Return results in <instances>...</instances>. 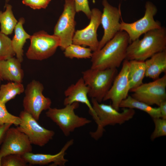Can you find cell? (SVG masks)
<instances>
[{
    "mask_svg": "<svg viewBox=\"0 0 166 166\" xmlns=\"http://www.w3.org/2000/svg\"><path fill=\"white\" fill-rule=\"evenodd\" d=\"M103 7L101 24L103 28V35L99 41L97 50L101 49L120 31V19L121 18L120 6L118 8L111 5L107 0H103Z\"/></svg>",
    "mask_w": 166,
    "mask_h": 166,
    "instance_id": "obj_15",
    "label": "cell"
},
{
    "mask_svg": "<svg viewBox=\"0 0 166 166\" xmlns=\"http://www.w3.org/2000/svg\"><path fill=\"white\" fill-rule=\"evenodd\" d=\"M2 157L0 156V166H1V160L2 159Z\"/></svg>",
    "mask_w": 166,
    "mask_h": 166,
    "instance_id": "obj_34",
    "label": "cell"
},
{
    "mask_svg": "<svg viewBox=\"0 0 166 166\" xmlns=\"http://www.w3.org/2000/svg\"><path fill=\"white\" fill-rule=\"evenodd\" d=\"M73 143V139L69 140L60 151L55 154H34L30 152L26 153L22 156L26 162L30 165H44L51 163L49 166H64L68 161L65 158L66 152Z\"/></svg>",
    "mask_w": 166,
    "mask_h": 166,
    "instance_id": "obj_16",
    "label": "cell"
},
{
    "mask_svg": "<svg viewBox=\"0 0 166 166\" xmlns=\"http://www.w3.org/2000/svg\"><path fill=\"white\" fill-rule=\"evenodd\" d=\"M134 98L149 105L159 106L166 101V74L154 81L143 83L138 87L131 90Z\"/></svg>",
    "mask_w": 166,
    "mask_h": 166,
    "instance_id": "obj_10",
    "label": "cell"
},
{
    "mask_svg": "<svg viewBox=\"0 0 166 166\" xmlns=\"http://www.w3.org/2000/svg\"><path fill=\"white\" fill-rule=\"evenodd\" d=\"M64 51L65 56L70 59L91 58L93 53L89 48L73 43L68 46Z\"/></svg>",
    "mask_w": 166,
    "mask_h": 166,
    "instance_id": "obj_25",
    "label": "cell"
},
{
    "mask_svg": "<svg viewBox=\"0 0 166 166\" xmlns=\"http://www.w3.org/2000/svg\"><path fill=\"white\" fill-rule=\"evenodd\" d=\"M15 55L12 40L0 32V61L8 59Z\"/></svg>",
    "mask_w": 166,
    "mask_h": 166,
    "instance_id": "obj_26",
    "label": "cell"
},
{
    "mask_svg": "<svg viewBox=\"0 0 166 166\" xmlns=\"http://www.w3.org/2000/svg\"><path fill=\"white\" fill-rule=\"evenodd\" d=\"M88 88L81 77L75 84L71 85L65 91V97L64 101V105H65L74 102L85 104L88 107L90 114L96 122L97 117L88 99Z\"/></svg>",
    "mask_w": 166,
    "mask_h": 166,
    "instance_id": "obj_17",
    "label": "cell"
},
{
    "mask_svg": "<svg viewBox=\"0 0 166 166\" xmlns=\"http://www.w3.org/2000/svg\"><path fill=\"white\" fill-rule=\"evenodd\" d=\"M145 9L144 16L138 20L128 23L122 20L120 23V31L127 33L130 43L139 38L142 35L148 31L162 26L159 21H156L154 19V16L158 11L155 5L150 1H147L145 5Z\"/></svg>",
    "mask_w": 166,
    "mask_h": 166,
    "instance_id": "obj_7",
    "label": "cell"
},
{
    "mask_svg": "<svg viewBox=\"0 0 166 166\" xmlns=\"http://www.w3.org/2000/svg\"><path fill=\"white\" fill-rule=\"evenodd\" d=\"M27 136L17 127H10L7 130L0 149V156L11 154L22 155L31 152L32 148Z\"/></svg>",
    "mask_w": 166,
    "mask_h": 166,
    "instance_id": "obj_13",
    "label": "cell"
},
{
    "mask_svg": "<svg viewBox=\"0 0 166 166\" xmlns=\"http://www.w3.org/2000/svg\"><path fill=\"white\" fill-rule=\"evenodd\" d=\"M79 106V103L74 102L65 105L61 109L50 108L46 112V116L55 123L65 136L77 128L91 123V121L80 117L74 112Z\"/></svg>",
    "mask_w": 166,
    "mask_h": 166,
    "instance_id": "obj_5",
    "label": "cell"
},
{
    "mask_svg": "<svg viewBox=\"0 0 166 166\" xmlns=\"http://www.w3.org/2000/svg\"><path fill=\"white\" fill-rule=\"evenodd\" d=\"M76 12H82L90 19L91 10L89 7L88 0H74Z\"/></svg>",
    "mask_w": 166,
    "mask_h": 166,
    "instance_id": "obj_30",
    "label": "cell"
},
{
    "mask_svg": "<svg viewBox=\"0 0 166 166\" xmlns=\"http://www.w3.org/2000/svg\"><path fill=\"white\" fill-rule=\"evenodd\" d=\"M117 73V68L99 69L90 68L83 71L82 77L88 88V96L101 103Z\"/></svg>",
    "mask_w": 166,
    "mask_h": 166,
    "instance_id": "obj_4",
    "label": "cell"
},
{
    "mask_svg": "<svg viewBox=\"0 0 166 166\" xmlns=\"http://www.w3.org/2000/svg\"><path fill=\"white\" fill-rule=\"evenodd\" d=\"M127 0H124V1H127Z\"/></svg>",
    "mask_w": 166,
    "mask_h": 166,
    "instance_id": "obj_37",
    "label": "cell"
},
{
    "mask_svg": "<svg viewBox=\"0 0 166 166\" xmlns=\"http://www.w3.org/2000/svg\"><path fill=\"white\" fill-rule=\"evenodd\" d=\"M152 119L155 128L150 136V139L152 141L157 138L166 136V119L161 117Z\"/></svg>",
    "mask_w": 166,
    "mask_h": 166,
    "instance_id": "obj_29",
    "label": "cell"
},
{
    "mask_svg": "<svg viewBox=\"0 0 166 166\" xmlns=\"http://www.w3.org/2000/svg\"><path fill=\"white\" fill-rule=\"evenodd\" d=\"M161 117L166 119V101L161 102L159 106Z\"/></svg>",
    "mask_w": 166,
    "mask_h": 166,
    "instance_id": "obj_33",
    "label": "cell"
},
{
    "mask_svg": "<svg viewBox=\"0 0 166 166\" xmlns=\"http://www.w3.org/2000/svg\"><path fill=\"white\" fill-rule=\"evenodd\" d=\"M141 39L129 44L126 59L145 61L152 55L166 50V29L164 26L148 31Z\"/></svg>",
    "mask_w": 166,
    "mask_h": 166,
    "instance_id": "obj_2",
    "label": "cell"
},
{
    "mask_svg": "<svg viewBox=\"0 0 166 166\" xmlns=\"http://www.w3.org/2000/svg\"><path fill=\"white\" fill-rule=\"evenodd\" d=\"M21 63L14 57L0 61V80L22 83L24 74Z\"/></svg>",
    "mask_w": 166,
    "mask_h": 166,
    "instance_id": "obj_18",
    "label": "cell"
},
{
    "mask_svg": "<svg viewBox=\"0 0 166 166\" xmlns=\"http://www.w3.org/2000/svg\"><path fill=\"white\" fill-rule=\"evenodd\" d=\"M90 21L85 28L75 32L72 43L88 46L93 52L98 49L99 41L97 38V30L101 24L102 12L98 8L91 10Z\"/></svg>",
    "mask_w": 166,
    "mask_h": 166,
    "instance_id": "obj_14",
    "label": "cell"
},
{
    "mask_svg": "<svg viewBox=\"0 0 166 166\" xmlns=\"http://www.w3.org/2000/svg\"><path fill=\"white\" fill-rule=\"evenodd\" d=\"M129 62L128 78L130 91L143 83V81L145 76L146 66L145 61L131 60L129 61Z\"/></svg>",
    "mask_w": 166,
    "mask_h": 166,
    "instance_id": "obj_21",
    "label": "cell"
},
{
    "mask_svg": "<svg viewBox=\"0 0 166 166\" xmlns=\"http://www.w3.org/2000/svg\"><path fill=\"white\" fill-rule=\"evenodd\" d=\"M30 43L26 53L30 60L42 61L52 56L59 47L60 40L57 36L41 30L31 36Z\"/></svg>",
    "mask_w": 166,
    "mask_h": 166,
    "instance_id": "obj_6",
    "label": "cell"
},
{
    "mask_svg": "<svg viewBox=\"0 0 166 166\" xmlns=\"http://www.w3.org/2000/svg\"><path fill=\"white\" fill-rule=\"evenodd\" d=\"M5 7V11H0V32L7 35L12 34L18 21L14 15L12 6L6 4Z\"/></svg>",
    "mask_w": 166,
    "mask_h": 166,
    "instance_id": "obj_24",
    "label": "cell"
},
{
    "mask_svg": "<svg viewBox=\"0 0 166 166\" xmlns=\"http://www.w3.org/2000/svg\"><path fill=\"white\" fill-rule=\"evenodd\" d=\"M119 107L140 110L148 114L152 119L161 117L159 107H153L152 106L136 100L130 95H128L126 98L121 101Z\"/></svg>",
    "mask_w": 166,
    "mask_h": 166,
    "instance_id": "obj_22",
    "label": "cell"
},
{
    "mask_svg": "<svg viewBox=\"0 0 166 166\" xmlns=\"http://www.w3.org/2000/svg\"><path fill=\"white\" fill-rule=\"evenodd\" d=\"M129 71V61L125 59L122 63L121 70L116 76L110 88L103 100L104 101L111 100L112 105L118 111L120 103L128 96L130 90Z\"/></svg>",
    "mask_w": 166,
    "mask_h": 166,
    "instance_id": "obj_12",
    "label": "cell"
},
{
    "mask_svg": "<svg viewBox=\"0 0 166 166\" xmlns=\"http://www.w3.org/2000/svg\"><path fill=\"white\" fill-rule=\"evenodd\" d=\"M76 13L74 0H65L63 10L54 27L53 34L59 38V47L62 50L72 43Z\"/></svg>",
    "mask_w": 166,
    "mask_h": 166,
    "instance_id": "obj_9",
    "label": "cell"
},
{
    "mask_svg": "<svg viewBox=\"0 0 166 166\" xmlns=\"http://www.w3.org/2000/svg\"><path fill=\"white\" fill-rule=\"evenodd\" d=\"M19 117L21 122L17 127L27 136L32 144L43 147L52 139L54 131L42 127L29 113L22 111Z\"/></svg>",
    "mask_w": 166,
    "mask_h": 166,
    "instance_id": "obj_11",
    "label": "cell"
},
{
    "mask_svg": "<svg viewBox=\"0 0 166 166\" xmlns=\"http://www.w3.org/2000/svg\"><path fill=\"white\" fill-rule=\"evenodd\" d=\"M130 43L127 33L119 31L101 49L93 52L90 68L104 69L119 67L126 59L127 48Z\"/></svg>",
    "mask_w": 166,
    "mask_h": 166,
    "instance_id": "obj_1",
    "label": "cell"
},
{
    "mask_svg": "<svg viewBox=\"0 0 166 166\" xmlns=\"http://www.w3.org/2000/svg\"><path fill=\"white\" fill-rule=\"evenodd\" d=\"M44 89L42 83L33 80L27 85L24 90L25 96L23 101L24 110L37 121L42 112L50 108L52 103L50 98L43 95Z\"/></svg>",
    "mask_w": 166,
    "mask_h": 166,
    "instance_id": "obj_8",
    "label": "cell"
},
{
    "mask_svg": "<svg viewBox=\"0 0 166 166\" xmlns=\"http://www.w3.org/2000/svg\"><path fill=\"white\" fill-rule=\"evenodd\" d=\"M5 105L0 101V125L9 123L18 126L21 122L20 117L9 113Z\"/></svg>",
    "mask_w": 166,
    "mask_h": 166,
    "instance_id": "obj_27",
    "label": "cell"
},
{
    "mask_svg": "<svg viewBox=\"0 0 166 166\" xmlns=\"http://www.w3.org/2000/svg\"><path fill=\"white\" fill-rule=\"evenodd\" d=\"M145 76L155 80L162 73L166 72V50L152 55L145 61Z\"/></svg>",
    "mask_w": 166,
    "mask_h": 166,
    "instance_id": "obj_19",
    "label": "cell"
},
{
    "mask_svg": "<svg viewBox=\"0 0 166 166\" xmlns=\"http://www.w3.org/2000/svg\"><path fill=\"white\" fill-rule=\"evenodd\" d=\"M10 0H5V1L6 2H9Z\"/></svg>",
    "mask_w": 166,
    "mask_h": 166,
    "instance_id": "obj_35",
    "label": "cell"
},
{
    "mask_svg": "<svg viewBox=\"0 0 166 166\" xmlns=\"http://www.w3.org/2000/svg\"><path fill=\"white\" fill-rule=\"evenodd\" d=\"M27 164L22 156L19 154H9L2 159L1 166H26Z\"/></svg>",
    "mask_w": 166,
    "mask_h": 166,
    "instance_id": "obj_28",
    "label": "cell"
},
{
    "mask_svg": "<svg viewBox=\"0 0 166 166\" xmlns=\"http://www.w3.org/2000/svg\"><path fill=\"white\" fill-rule=\"evenodd\" d=\"M1 85V80H0V85Z\"/></svg>",
    "mask_w": 166,
    "mask_h": 166,
    "instance_id": "obj_36",
    "label": "cell"
},
{
    "mask_svg": "<svg viewBox=\"0 0 166 166\" xmlns=\"http://www.w3.org/2000/svg\"><path fill=\"white\" fill-rule=\"evenodd\" d=\"M91 99L92 107L97 118V128L95 131L90 132V134L96 140L102 137L105 126L122 124L132 119L135 114L134 109L123 108V111L120 112L111 104L101 103L94 99Z\"/></svg>",
    "mask_w": 166,
    "mask_h": 166,
    "instance_id": "obj_3",
    "label": "cell"
},
{
    "mask_svg": "<svg viewBox=\"0 0 166 166\" xmlns=\"http://www.w3.org/2000/svg\"><path fill=\"white\" fill-rule=\"evenodd\" d=\"M25 90L22 83L10 81L0 85V101L6 104Z\"/></svg>",
    "mask_w": 166,
    "mask_h": 166,
    "instance_id": "obj_23",
    "label": "cell"
},
{
    "mask_svg": "<svg viewBox=\"0 0 166 166\" xmlns=\"http://www.w3.org/2000/svg\"><path fill=\"white\" fill-rule=\"evenodd\" d=\"M51 0H22L23 4L34 9H45Z\"/></svg>",
    "mask_w": 166,
    "mask_h": 166,
    "instance_id": "obj_31",
    "label": "cell"
},
{
    "mask_svg": "<svg viewBox=\"0 0 166 166\" xmlns=\"http://www.w3.org/2000/svg\"><path fill=\"white\" fill-rule=\"evenodd\" d=\"M24 18H20L14 29V35L12 40V46L16 58L22 62L23 61V46L27 39H30L31 35L24 30L23 25Z\"/></svg>",
    "mask_w": 166,
    "mask_h": 166,
    "instance_id": "obj_20",
    "label": "cell"
},
{
    "mask_svg": "<svg viewBox=\"0 0 166 166\" xmlns=\"http://www.w3.org/2000/svg\"><path fill=\"white\" fill-rule=\"evenodd\" d=\"M12 125V124L9 123L0 125V145L3 142L7 130Z\"/></svg>",
    "mask_w": 166,
    "mask_h": 166,
    "instance_id": "obj_32",
    "label": "cell"
}]
</instances>
